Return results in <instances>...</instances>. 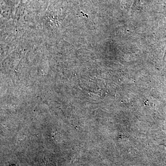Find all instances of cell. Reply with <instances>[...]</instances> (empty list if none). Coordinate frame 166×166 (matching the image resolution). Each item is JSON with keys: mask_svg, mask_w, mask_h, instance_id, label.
Returning a JSON list of instances; mask_svg holds the SVG:
<instances>
[{"mask_svg": "<svg viewBox=\"0 0 166 166\" xmlns=\"http://www.w3.org/2000/svg\"><path fill=\"white\" fill-rule=\"evenodd\" d=\"M11 166H18L16 165H12Z\"/></svg>", "mask_w": 166, "mask_h": 166, "instance_id": "obj_1", "label": "cell"}]
</instances>
